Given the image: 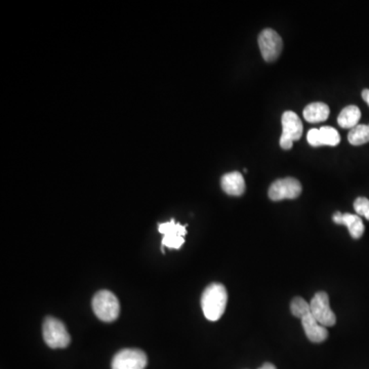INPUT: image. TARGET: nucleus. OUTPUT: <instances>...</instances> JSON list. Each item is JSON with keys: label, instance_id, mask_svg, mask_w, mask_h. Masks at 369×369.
Returning <instances> with one entry per match:
<instances>
[{"label": "nucleus", "instance_id": "nucleus-19", "mask_svg": "<svg viewBox=\"0 0 369 369\" xmlns=\"http://www.w3.org/2000/svg\"><path fill=\"white\" fill-rule=\"evenodd\" d=\"M362 99H363L369 106V90H364L363 92H362Z\"/></svg>", "mask_w": 369, "mask_h": 369}, {"label": "nucleus", "instance_id": "nucleus-9", "mask_svg": "<svg viewBox=\"0 0 369 369\" xmlns=\"http://www.w3.org/2000/svg\"><path fill=\"white\" fill-rule=\"evenodd\" d=\"M158 231L163 234L162 246L173 249H180L184 243L187 234L186 226L176 223L175 220L158 225Z\"/></svg>", "mask_w": 369, "mask_h": 369}, {"label": "nucleus", "instance_id": "nucleus-6", "mask_svg": "<svg viewBox=\"0 0 369 369\" xmlns=\"http://www.w3.org/2000/svg\"><path fill=\"white\" fill-rule=\"evenodd\" d=\"M147 355L142 350L123 349L114 356L112 369H145Z\"/></svg>", "mask_w": 369, "mask_h": 369}, {"label": "nucleus", "instance_id": "nucleus-2", "mask_svg": "<svg viewBox=\"0 0 369 369\" xmlns=\"http://www.w3.org/2000/svg\"><path fill=\"white\" fill-rule=\"evenodd\" d=\"M93 310L102 321L112 322L117 319L120 316V301L113 292L109 290H101L93 296Z\"/></svg>", "mask_w": 369, "mask_h": 369}, {"label": "nucleus", "instance_id": "nucleus-3", "mask_svg": "<svg viewBox=\"0 0 369 369\" xmlns=\"http://www.w3.org/2000/svg\"><path fill=\"white\" fill-rule=\"evenodd\" d=\"M42 334L46 345L52 349H64L71 341V337L65 324L55 317L46 318L42 326Z\"/></svg>", "mask_w": 369, "mask_h": 369}, {"label": "nucleus", "instance_id": "nucleus-11", "mask_svg": "<svg viewBox=\"0 0 369 369\" xmlns=\"http://www.w3.org/2000/svg\"><path fill=\"white\" fill-rule=\"evenodd\" d=\"M332 220L338 225H345L349 230L352 238H361L364 233V225L362 218L358 215H352V214H341V211H337L332 216Z\"/></svg>", "mask_w": 369, "mask_h": 369}, {"label": "nucleus", "instance_id": "nucleus-7", "mask_svg": "<svg viewBox=\"0 0 369 369\" xmlns=\"http://www.w3.org/2000/svg\"><path fill=\"white\" fill-rule=\"evenodd\" d=\"M258 46L263 59L266 62L277 60L283 48V42L279 34L273 29H265L258 36Z\"/></svg>", "mask_w": 369, "mask_h": 369}, {"label": "nucleus", "instance_id": "nucleus-8", "mask_svg": "<svg viewBox=\"0 0 369 369\" xmlns=\"http://www.w3.org/2000/svg\"><path fill=\"white\" fill-rule=\"evenodd\" d=\"M302 184L294 178L279 179L271 184L269 197L271 200L280 201L283 199H296L302 193Z\"/></svg>", "mask_w": 369, "mask_h": 369}, {"label": "nucleus", "instance_id": "nucleus-16", "mask_svg": "<svg viewBox=\"0 0 369 369\" xmlns=\"http://www.w3.org/2000/svg\"><path fill=\"white\" fill-rule=\"evenodd\" d=\"M348 141L353 146L363 145L369 142V124H358L350 129Z\"/></svg>", "mask_w": 369, "mask_h": 369}, {"label": "nucleus", "instance_id": "nucleus-1", "mask_svg": "<svg viewBox=\"0 0 369 369\" xmlns=\"http://www.w3.org/2000/svg\"><path fill=\"white\" fill-rule=\"evenodd\" d=\"M228 303V292L222 283H211L201 296V308L207 319L216 321L222 317Z\"/></svg>", "mask_w": 369, "mask_h": 369}, {"label": "nucleus", "instance_id": "nucleus-4", "mask_svg": "<svg viewBox=\"0 0 369 369\" xmlns=\"http://www.w3.org/2000/svg\"><path fill=\"white\" fill-rule=\"evenodd\" d=\"M281 122L282 135L280 137V147L284 150H290L294 146V142L302 138V120L294 112L286 111L282 115Z\"/></svg>", "mask_w": 369, "mask_h": 369}, {"label": "nucleus", "instance_id": "nucleus-18", "mask_svg": "<svg viewBox=\"0 0 369 369\" xmlns=\"http://www.w3.org/2000/svg\"><path fill=\"white\" fill-rule=\"evenodd\" d=\"M354 209L359 216H364L369 220V200L366 197H358L354 202Z\"/></svg>", "mask_w": 369, "mask_h": 369}, {"label": "nucleus", "instance_id": "nucleus-14", "mask_svg": "<svg viewBox=\"0 0 369 369\" xmlns=\"http://www.w3.org/2000/svg\"><path fill=\"white\" fill-rule=\"evenodd\" d=\"M305 120L308 122L318 123L325 122L330 116V107L326 104L312 103L308 105L303 112Z\"/></svg>", "mask_w": 369, "mask_h": 369}, {"label": "nucleus", "instance_id": "nucleus-17", "mask_svg": "<svg viewBox=\"0 0 369 369\" xmlns=\"http://www.w3.org/2000/svg\"><path fill=\"white\" fill-rule=\"evenodd\" d=\"M290 311H292L294 317L302 319L308 314L311 313V308H310V304H308L304 299L296 296L290 303Z\"/></svg>", "mask_w": 369, "mask_h": 369}, {"label": "nucleus", "instance_id": "nucleus-10", "mask_svg": "<svg viewBox=\"0 0 369 369\" xmlns=\"http://www.w3.org/2000/svg\"><path fill=\"white\" fill-rule=\"evenodd\" d=\"M307 140L312 147L321 146H338L341 142L339 131L334 127L322 126L321 129H312L307 135Z\"/></svg>", "mask_w": 369, "mask_h": 369}, {"label": "nucleus", "instance_id": "nucleus-12", "mask_svg": "<svg viewBox=\"0 0 369 369\" xmlns=\"http://www.w3.org/2000/svg\"><path fill=\"white\" fill-rule=\"evenodd\" d=\"M220 186L226 194L231 196H241L245 192V181L239 171H232L223 176Z\"/></svg>", "mask_w": 369, "mask_h": 369}, {"label": "nucleus", "instance_id": "nucleus-5", "mask_svg": "<svg viewBox=\"0 0 369 369\" xmlns=\"http://www.w3.org/2000/svg\"><path fill=\"white\" fill-rule=\"evenodd\" d=\"M311 314L322 326H334L337 322L336 314L332 311L330 304V296L326 292H316L310 302Z\"/></svg>", "mask_w": 369, "mask_h": 369}, {"label": "nucleus", "instance_id": "nucleus-20", "mask_svg": "<svg viewBox=\"0 0 369 369\" xmlns=\"http://www.w3.org/2000/svg\"><path fill=\"white\" fill-rule=\"evenodd\" d=\"M258 369H277L276 366H273L272 363H265L263 364L262 366H261Z\"/></svg>", "mask_w": 369, "mask_h": 369}, {"label": "nucleus", "instance_id": "nucleus-15", "mask_svg": "<svg viewBox=\"0 0 369 369\" xmlns=\"http://www.w3.org/2000/svg\"><path fill=\"white\" fill-rule=\"evenodd\" d=\"M360 118H361V111L359 108L355 105H350L341 110L338 117V123L343 129H352L357 126Z\"/></svg>", "mask_w": 369, "mask_h": 369}, {"label": "nucleus", "instance_id": "nucleus-13", "mask_svg": "<svg viewBox=\"0 0 369 369\" xmlns=\"http://www.w3.org/2000/svg\"><path fill=\"white\" fill-rule=\"evenodd\" d=\"M302 325L304 328L305 334L307 338L312 341V343H322L325 341L328 337V332L326 328L322 326L315 318L312 316V314H308L304 318H302Z\"/></svg>", "mask_w": 369, "mask_h": 369}]
</instances>
